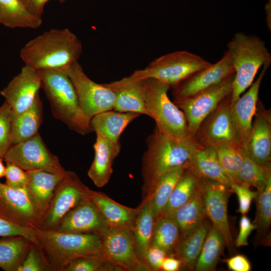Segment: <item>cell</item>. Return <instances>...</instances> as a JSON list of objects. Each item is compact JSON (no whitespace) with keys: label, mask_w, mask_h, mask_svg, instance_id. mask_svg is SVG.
Returning a JSON list of instances; mask_svg holds the SVG:
<instances>
[{"label":"cell","mask_w":271,"mask_h":271,"mask_svg":"<svg viewBox=\"0 0 271 271\" xmlns=\"http://www.w3.org/2000/svg\"><path fill=\"white\" fill-rule=\"evenodd\" d=\"M147 145L142 163L144 200L150 199L162 176L179 167H188L199 146L194 139L177 138L156 126L148 138Z\"/></svg>","instance_id":"1"},{"label":"cell","mask_w":271,"mask_h":271,"mask_svg":"<svg viewBox=\"0 0 271 271\" xmlns=\"http://www.w3.org/2000/svg\"><path fill=\"white\" fill-rule=\"evenodd\" d=\"M82 44L67 28L52 29L28 42L20 57L25 63L38 70H65L78 61Z\"/></svg>","instance_id":"2"},{"label":"cell","mask_w":271,"mask_h":271,"mask_svg":"<svg viewBox=\"0 0 271 271\" xmlns=\"http://www.w3.org/2000/svg\"><path fill=\"white\" fill-rule=\"evenodd\" d=\"M35 231L36 242L34 243L40 247L52 270L64 271L71 260L80 257L100 256L105 259L102 237L98 234L62 232L39 228Z\"/></svg>","instance_id":"3"},{"label":"cell","mask_w":271,"mask_h":271,"mask_svg":"<svg viewBox=\"0 0 271 271\" xmlns=\"http://www.w3.org/2000/svg\"><path fill=\"white\" fill-rule=\"evenodd\" d=\"M41 88L49 101L55 118L82 135L93 131L91 119L82 112L74 86L64 70L39 71Z\"/></svg>","instance_id":"4"},{"label":"cell","mask_w":271,"mask_h":271,"mask_svg":"<svg viewBox=\"0 0 271 271\" xmlns=\"http://www.w3.org/2000/svg\"><path fill=\"white\" fill-rule=\"evenodd\" d=\"M234 70L231 104L251 85L257 71L271 61L265 42L254 35L236 33L227 44L226 51Z\"/></svg>","instance_id":"5"},{"label":"cell","mask_w":271,"mask_h":271,"mask_svg":"<svg viewBox=\"0 0 271 271\" xmlns=\"http://www.w3.org/2000/svg\"><path fill=\"white\" fill-rule=\"evenodd\" d=\"M211 64L202 57L189 52L175 51L155 59L145 68L136 70L121 79L129 82L153 78L172 87L193 72Z\"/></svg>","instance_id":"6"},{"label":"cell","mask_w":271,"mask_h":271,"mask_svg":"<svg viewBox=\"0 0 271 271\" xmlns=\"http://www.w3.org/2000/svg\"><path fill=\"white\" fill-rule=\"evenodd\" d=\"M145 80L146 106L149 116L155 120L156 126L174 137L192 138L189 136L183 112L168 96V91L171 87L156 79Z\"/></svg>","instance_id":"7"},{"label":"cell","mask_w":271,"mask_h":271,"mask_svg":"<svg viewBox=\"0 0 271 271\" xmlns=\"http://www.w3.org/2000/svg\"><path fill=\"white\" fill-rule=\"evenodd\" d=\"M64 71L74 86L81 110L88 118L91 119L98 113L113 109L114 91L92 80L78 61Z\"/></svg>","instance_id":"8"},{"label":"cell","mask_w":271,"mask_h":271,"mask_svg":"<svg viewBox=\"0 0 271 271\" xmlns=\"http://www.w3.org/2000/svg\"><path fill=\"white\" fill-rule=\"evenodd\" d=\"M231 94L223 99L201 122L194 136L199 146L217 148L226 144L239 145L231 111Z\"/></svg>","instance_id":"9"},{"label":"cell","mask_w":271,"mask_h":271,"mask_svg":"<svg viewBox=\"0 0 271 271\" xmlns=\"http://www.w3.org/2000/svg\"><path fill=\"white\" fill-rule=\"evenodd\" d=\"M4 160L26 172L44 170L57 174L66 172L58 158L48 149L39 133L26 141L13 145Z\"/></svg>","instance_id":"10"},{"label":"cell","mask_w":271,"mask_h":271,"mask_svg":"<svg viewBox=\"0 0 271 271\" xmlns=\"http://www.w3.org/2000/svg\"><path fill=\"white\" fill-rule=\"evenodd\" d=\"M89 189L75 172L66 171L55 189L39 229H54L70 210L88 196Z\"/></svg>","instance_id":"11"},{"label":"cell","mask_w":271,"mask_h":271,"mask_svg":"<svg viewBox=\"0 0 271 271\" xmlns=\"http://www.w3.org/2000/svg\"><path fill=\"white\" fill-rule=\"evenodd\" d=\"M233 74L219 83L190 97L174 102L186 118L189 136H194L198 126L219 103L231 94Z\"/></svg>","instance_id":"12"},{"label":"cell","mask_w":271,"mask_h":271,"mask_svg":"<svg viewBox=\"0 0 271 271\" xmlns=\"http://www.w3.org/2000/svg\"><path fill=\"white\" fill-rule=\"evenodd\" d=\"M102 237L103 253L107 261L126 270L149 269L137 254L132 230L109 227Z\"/></svg>","instance_id":"13"},{"label":"cell","mask_w":271,"mask_h":271,"mask_svg":"<svg viewBox=\"0 0 271 271\" xmlns=\"http://www.w3.org/2000/svg\"><path fill=\"white\" fill-rule=\"evenodd\" d=\"M0 216L20 227L40 228L41 219L26 188L14 189L0 182Z\"/></svg>","instance_id":"14"},{"label":"cell","mask_w":271,"mask_h":271,"mask_svg":"<svg viewBox=\"0 0 271 271\" xmlns=\"http://www.w3.org/2000/svg\"><path fill=\"white\" fill-rule=\"evenodd\" d=\"M227 51L217 62L197 70L172 87L174 102L190 97L234 74Z\"/></svg>","instance_id":"15"},{"label":"cell","mask_w":271,"mask_h":271,"mask_svg":"<svg viewBox=\"0 0 271 271\" xmlns=\"http://www.w3.org/2000/svg\"><path fill=\"white\" fill-rule=\"evenodd\" d=\"M40 88L39 71L25 65L0 93L10 106L13 115H17L33 104Z\"/></svg>","instance_id":"16"},{"label":"cell","mask_w":271,"mask_h":271,"mask_svg":"<svg viewBox=\"0 0 271 271\" xmlns=\"http://www.w3.org/2000/svg\"><path fill=\"white\" fill-rule=\"evenodd\" d=\"M246 143L245 154L255 162L271 166V112L258 99Z\"/></svg>","instance_id":"17"},{"label":"cell","mask_w":271,"mask_h":271,"mask_svg":"<svg viewBox=\"0 0 271 271\" xmlns=\"http://www.w3.org/2000/svg\"><path fill=\"white\" fill-rule=\"evenodd\" d=\"M109 227L99 209L88 196L70 210L53 230L96 233L102 236Z\"/></svg>","instance_id":"18"},{"label":"cell","mask_w":271,"mask_h":271,"mask_svg":"<svg viewBox=\"0 0 271 271\" xmlns=\"http://www.w3.org/2000/svg\"><path fill=\"white\" fill-rule=\"evenodd\" d=\"M270 63L271 61L264 63L257 79L251 84L247 91L233 103H230L238 141L242 149L246 143L251 128L257 102L259 99L260 86Z\"/></svg>","instance_id":"19"},{"label":"cell","mask_w":271,"mask_h":271,"mask_svg":"<svg viewBox=\"0 0 271 271\" xmlns=\"http://www.w3.org/2000/svg\"><path fill=\"white\" fill-rule=\"evenodd\" d=\"M204 202L206 217L212 225L222 234L225 245L230 251L233 248V240L227 216L228 195L230 188L221 185H204Z\"/></svg>","instance_id":"20"},{"label":"cell","mask_w":271,"mask_h":271,"mask_svg":"<svg viewBox=\"0 0 271 271\" xmlns=\"http://www.w3.org/2000/svg\"><path fill=\"white\" fill-rule=\"evenodd\" d=\"M204 185H221L230 188L231 182L223 171L215 148L199 146L187 167Z\"/></svg>","instance_id":"21"},{"label":"cell","mask_w":271,"mask_h":271,"mask_svg":"<svg viewBox=\"0 0 271 271\" xmlns=\"http://www.w3.org/2000/svg\"><path fill=\"white\" fill-rule=\"evenodd\" d=\"M27 174L28 179L26 188L31 202L42 221L52 199L55 189L65 173L57 174L44 170H36L27 172Z\"/></svg>","instance_id":"22"},{"label":"cell","mask_w":271,"mask_h":271,"mask_svg":"<svg viewBox=\"0 0 271 271\" xmlns=\"http://www.w3.org/2000/svg\"><path fill=\"white\" fill-rule=\"evenodd\" d=\"M104 84L115 93L113 110L149 116L145 103L146 80L126 82L120 79Z\"/></svg>","instance_id":"23"},{"label":"cell","mask_w":271,"mask_h":271,"mask_svg":"<svg viewBox=\"0 0 271 271\" xmlns=\"http://www.w3.org/2000/svg\"><path fill=\"white\" fill-rule=\"evenodd\" d=\"M120 143H113L96 134L94 144V157L87 174L97 187H102L112 174V165L120 151Z\"/></svg>","instance_id":"24"},{"label":"cell","mask_w":271,"mask_h":271,"mask_svg":"<svg viewBox=\"0 0 271 271\" xmlns=\"http://www.w3.org/2000/svg\"><path fill=\"white\" fill-rule=\"evenodd\" d=\"M88 196L97 206L109 227L133 229L140 207L133 209L125 206L104 193L90 189Z\"/></svg>","instance_id":"25"},{"label":"cell","mask_w":271,"mask_h":271,"mask_svg":"<svg viewBox=\"0 0 271 271\" xmlns=\"http://www.w3.org/2000/svg\"><path fill=\"white\" fill-rule=\"evenodd\" d=\"M168 217L177 223L180 238L196 229L206 219L203 187L199 181L198 187L191 198Z\"/></svg>","instance_id":"26"},{"label":"cell","mask_w":271,"mask_h":271,"mask_svg":"<svg viewBox=\"0 0 271 271\" xmlns=\"http://www.w3.org/2000/svg\"><path fill=\"white\" fill-rule=\"evenodd\" d=\"M141 114L109 110L93 116L90 123L93 131L115 143H120L121 134L127 126Z\"/></svg>","instance_id":"27"},{"label":"cell","mask_w":271,"mask_h":271,"mask_svg":"<svg viewBox=\"0 0 271 271\" xmlns=\"http://www.w3.org/2000/svg\"><path fill=\"white\" fill-rule=\"evenodd\" d=\"M43 103L39 94L25 111L13 115L11 124L13 145L26 141L38 133L43 121Z\"/></svg>","instance_id":"28"},{"label":"cell","mask_w":271,"mask_h":271,"mask_svg":"<svg viewBox=\"0 0 271 271\" xmlns=\"http://www.w3.org/2000/svg\"><path fill=\"white\" fill-rule=\"evenodd\" d=\"M212 224L205 219L194 231L180 238L171 256L178 258L182 266L195 269L204 242Z\"/></svg>","instance_id":"29"},{"label":"cell","mask_w":271,"mask_h":271,"mask_svg":"<svg viewBox=\"0 0 271 271\" xmlns=\"http://www.w3.org/2000/svg\"><path fill=\"white\" fill-rule=\"evenodd\" d=\"M42 19L32 14L22 0H0V24L9 28L37 29Z\"/></svg>","instance_id":"30"},{"label":"cell","mask_w":271,"mask_h":271,"mask_svg":"<svg viewBox=\"0 0 271 271\" xmlns=\"http://www.w3.org/2000/svg\"><path fill=\"white\" fill-rule=\"evenodd\" d=\"M139 207L140 211L136 217L132 232L137 254L146 264L145 256L151 245L156 218L150 200H143Z\"/></svg>","instance_id":"31"},{"label":"cell","mask_w":271,"mask_h":271,"mask_svg":"<svg viewBox=\"0 0 271 271\" xmlns=\"http://www.w3.org/2000/svg\"><path fill=\"white\" fill-rule=\"evenodd\" d=\"M32 241L23 236L0 238V268L17 271Z\"/></svg>","instance_id":"32"},{"label":"cell","mask_w":271,"mask_h":271,"mask_svg":"<svg viewBox=\"0 0 271 271\" xmlns=\"http://www.w3.org/2000/svg\"><path fill=\"white\" fill-rule=\"evenodd\" d=\"M225 245L223 235L212 225L204 242L195 270L197 271L214 270Z\"/></svg>","instance_id":"33"},{"label":"cell","mask_w":271,"mask_h":271,"mask_svg":"<svg viewBox=\"0 0 271 271\" xmlns=\"http://www.w3.org/2000/svg\"><path fill=\"white\" fill-rule=\"evenodd\" d=\"M198 184V179L188 168H186L173 190L159 217L168 216L187 203L193 195Z\"/></svg>","instance_id":"34"},{"label":"cell","mask_w":271,"mask_h":271,"mask_svg":"<svg viewBox=\"0 0 271 271\" xmlns=\"http://www.w3.org/2000/svg\"><path fill=\"white\" fill-rule=\"evenodd\" d=\"M180 238L178 225L172 218L160 216L155 220L151 245L165 251L172 255Z\"/></svg>","instance_id":"35"},{"label":"cell","mask_w":271,"mask_h":271,"mask_svg":"<svg viewBox=\"0 0 271 271\" xmlns=\"http://www.w3.org/2000/svg\"><path fill=\"white\" fill-rule=\"evenodd\" d=\"M186 168L174 169L162 176L158 180L150 200L156 219L159 217L166 205L175 186Z\"/></svg>","instance_id":"36"},{"label":"cell","mask_w":271,"mask_h":271,"mask_svg":"<svg viewBox=\"0 0 271 271\" xmlns=\"http://www.w3.org/2000/svg\"><path fill=\"white\" fill-rule=\"evenodd\" d=\"M271 178V166L260 165L247 156L244 157L238 172L237 183L243 184L261 190Z\"/></svg>","instance_id":"37"},{"label":"cell","mask_w":271,"mask_h":271,"mask_svg":"<svg viewBox=\"0 0 271 271\" xmlns=\"http://www.w3.org/2000/svg\"><path fill=\"white\" fill-rule=\"evenodd\" d=\"M215 149L223 171L232 184L236 183L237 175L244 157L242 148L238 144H226Z\"/></svg>","instance_id":"38"},{"label":"cell","mask_w":271,"mask_h":271,"mask_svg":"<svg viewBox=\"0 0 271 271\" xmlns=\"http://www.w3.org/2000/svg\"><path fill=\"white\" fill-rule=\"evenodd\" d=\"M256 201V214L254 223L258 234L265 235L271 223V178L255 198Z\"/></svg>","instance_id":"39"},{"label":"cell","mask_w":271,"mask_h":271,"mask_svg":"<svg viewBox=\"0 0 271 271\" xmlns=\"http://www.w3.org/2000/svg\"><path fill=\"white\" fill-rule=\"evenodd\" d=\"M12 111L5 101L0 106V157L4 158L13 145L11 134Z\"/></svg>","instance_id":"40"},{"label":"cell","mask_w":271,"mask_h":271,"mask_svg":"<svg viewBox=\"0 0 271 271\" xmlns=\"http://www.w3.org/2000/svg\"><path fill=\"white\" fill-rule=\"evenodd\" d=\"M44 270H52L39 246L32 242L17 271Z\"/></svg>","instance_id":"41"},{"label":"cell","mask_w":271,"mask_h":271,"mask_svg":"<svg viewBox=\"0 0 271 271\" xmlns=\"http://www.w3.org/2000/svg\"><path fill=\"white\" fill-rule=\"evenodd\" d=\"M106 261H108L100 256L80 257L71 260L64 271L103 270Z\"/></svg>","instance_id":"42"},{"label":"cell","mask_w":271,"mask_h":271,"mask_svg":"<svg viewBox=\"0 0 271 271\" xmlns=\"http://www.w3.org/2000/svg\"><path fill=\"white\" fill-rule=\"evenodd\" d=\"M230 190L238 197L239 207L237 212L242 215L246 214L249 210L252 200L256 198L257 191L251 190L248 185L237 183H232Z\"/></svg>","instance_id":"43"},{"label":"cell","mask_w":271,"mask_h":271,"mask_svg":"<svg viewBox=\"0 0 271 271\" xmlns=\"http://www.w3.org/2000/svg\"><path fill=\"white\" fill-rule=\"evenodd\" d=\"M6 184L14 189L26 188L28 182V174L17 165L6 162Z\"/></svg>","instance_id":"44"},{"label":"cell","mask_w":271,"mask_h":271,"mask_svg":"<svg viewBox=\"0 0 271 271\" xmlns=\"http://www.w3.org/2000/svg\"><path fill=\"white\" fill-rule=\"evenodd\" d=\"M13 236H23L36 241L35 229L20 227L0 216V238Z\"/></svg>","instance_id":"45"},{"label":"cell","mask_w":271,"mask_h":271,"mask_svg":"<svg viewBox=\"0 0 271 271\" xmlns=\"http://www.w3.org/2000/svg\"><path fill=\"white\" fill-rule=\"evenodd\" d=\"M167 256V252L163 249L151 245L146 253L145 262L150 269L159 270L164 258Z\"/></svg>","instance_id":"46"},{"label":"cell","mask_w":271,"mask_h":271,"mask_svg":"<svg viewBox=\"0 0 271 271\" xmlns=\"http://www.w3.org/2000/svg\"><path fill=\"white\" fill-rule=\"evenodd\" d=\"M256 228V225L251 222L245 215H242L239 221V230L235 240V246L240 247L248 245V237L252 231Z\"/></svg>","instance_id":"47"},{"label":"cell","mask_w":271,"mask_h":271,"mask_svg":"<svg viewBox=\"0 0 271 271\" xmlns=\"http://www.w3.org/2000/svg\"><path fill=\"white\" fill-rule=\"evenodd\" d=\"M228 269L233 271H249L251 264L243 255L236 254L225 260Z\"/></svg>","instance_id":"48"},{"label":"cell","mask_w":271,"mask_h":271,"mask_svg":"<svg viewBox=\"0 0 271 271\" xmlns=\"http://www.w3.org/2000/svg\"><path fill=\"white\" fill-rule=\"evenodd\" d=\"M28 10L34 15L42 18L46 4L49 0H22ZM63 3L68 0H58Z\"/></svg>","instance_id":"49"},{"label":"cell","mask_w":271,"mask_h":271,"mask_svg":"<svg viewBox=\"0 0 271 271\" xmlns=\"http://www.w3.org/2000/svg\"><path fill=\"white\" fill-rule=\"evenodd\" d=\"M181 266V262L178 258L174 256L168 255L162 262L161 270L177 271L179 270Z\"/></svg>","instance_id":"50"},{"label":"cell","mask_w":271,"mask_h":271,"mask_svg":"<svg viewBox=\"0 0 271 271\" xmlns=\"http://www.w3.org/2000/svg\"><path fill=\"white\" fill-rule=\"evenodd\" d=\"M270 0H268L265 6V12L266 13V22L267 27L269 31L271 30V3Z\"/></svg>","instance_id":"51"},{"label":"cell","mask_w":271,"mask_h":271,"mask_svg":"<svg viewBox=\"0 0 271 271\" xmlns=\"http://www.w3.org/2000/svg\"><path fill=\"white\" fill-rule=\"evenodd\" d=\"M4 158L0 157V179L5 177L6 166L3 163Z\"/></svg>","instance_id":"52"}]
</instances>
